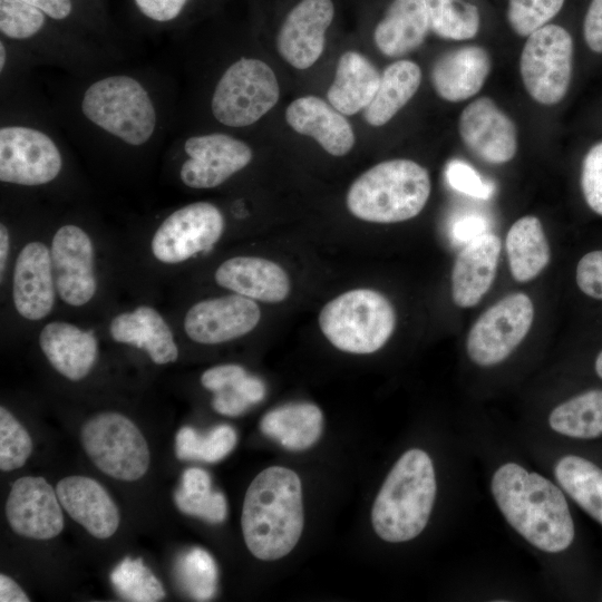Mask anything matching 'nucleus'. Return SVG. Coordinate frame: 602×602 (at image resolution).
I'll return each mask as SVG.
<instances>
[{
  "label": "nucleus",
  "instance_id": "cd10ccee",
  "mask_svg": "<svg viewBox=\"0 0 602 602\" xmlns=\"http://www.w3.org/2000/svg\"><path fill=\"white\" fill-rule=\"evenodd\" d=\"M380 76L366 56L348 50L339 58L334 80L327 91L328 101L343 115L357 114L372 100Z\"/></svg>",
  "mask_w": 602,
  "mask_h": 602
},
{
  "label": "nucleus",
  "instance_id": "8fccbe9b",
  "mask_svg": "<svg viewBox=\"0 0 602 602\" xmlns=\"http://www.w3.org/2000/svg\"><path fill=\"white\" fill-rule=\"evenodd\" d=\"M233 385L214 392L212 407L221 415L231 417L239 416L252 406L246 398L233 387Z\"/></svg>",
  "mask_w": 602,
  "mask_h": 602
},
{
  "label": "nucleus",
  "instance_id": "58836bf2",
  "mask_svg": "<svg viewBox=\"0 0 602 602\" xmlns=\"http://www.w3.org/2000/svg\"><path fill=\"white\" fill-rule=\"evenodd\" d=\"M32 452V440L25 427L3 406L0 407V469L22 467Z\"/></svg>",
  "mask_w": 602,
  "mask_h": 602
},
{
  "label": "nucleus",
  "instance_id": "603ef678",
  "mask_svg": "<svg viewBox=\"0 0 602 602\" xmlns=\"http://www.w3.org/2000/svg\"><path fill=\"white\" fill-rule=\"evenodd\" d=\"M0 601L1 602H28L30 599L14 580L0 574Z\"/></svg>",
  "mask_w": 602,
  "mask_h": 602
},
{
  "label": "nucleus",
  "instance_id": "864d4df0",
  "mask_svg": "<svg viewBox=\"0 0 602 602\" xmlns=\"http://www.w3.org/2000/svg\"><path fill=\"white\" fill-rule=\"evenodd\" d=\"M10 250V235L7 226L1 223L0 224V273H1V280L3 276V272L7 264V259L9 255Z\"/></svg>",
  "mask_w": 602,
  "mask_h": 602
},
{
  "label": "nucleus",
  "instance_id": "412c9836",
  "mask_svg": "<svg viewBox=\"0 0 602 602\" xmlns=\"http://www.w3.org/2000/svg\"><path fill=\"white\" fill-rule=\"evenodd\" d=\"M56 492L62 508L90 535L108 538L119 526L117 505L108 492L87 476H68L57 483Z\"/></svg>",
  "mask_w": 602,
  "mask_h": 602
},
{
  "label": "nucleus",
  "instance_id": "4c0bfd02",
  "mask_svg": "<svg viewBox=\"0 0 602 602\" xmlns=\"http://www.w3.org/2000/svg\"><path fill=\"white\" fill-rule=\"evenodd\" d=\"M110 582L117 593L127 601L155 602L165 596L162 583L142 559H124L111 571Z\"/></svg>",
  "mask_w": 602,
  "mask_h": 602
},
{
  "label": "nucleus",
  "instance_id": "4468645a",
  "mask_svg": "<svg viewBox=\"0 0 602 602\" xmlns=\"http://www.w3.org/2000/svg\"><path fill=\"white\" fill-rule=\"evenodd\" d=\"M50 255L59 298L71 307H81L96 293L94 245L81 227L66 224L54 234Z\"/></svg>",
  "mask_w": 602,
  "mask_h": 602
},
{
  "label": "nucleus",
  "instance_id": "7ed1b4c3",
  "mask_svg": "<svg viewBox=\"0 0 602 602\" xmlns=\"http://www.w3.org/2000/svg\"><path fill=\"white\" fill-rule=\"evenodd\" d=\"M436 477L429 455L407 450L387 475L371 509V523L386 542H407L428 523L435 497Z\"/></svg>",
  "mask_w": 602,
  "mask_h": 602
},
{
  "label": "nucleus",
  "instance_id": "49530a36",
  "mask_svg": "<svg viewBox=\"0 0 602 602\" xmlns=\"http://www.w3.org/2000/svg\"><path fill=\"white\" fill-rule=\"evenodd\" d=\"M188 0H134L138 10L156 22H168L176 19Z\"/></svg>",
  "mask_w": 602,
  "mask_h": 602
},
{
  "label": "nucleus",
  "instance_id": "a878e982",
  "mask_svg": "<svg viewBox=\"0 0 602 602\" xmlns=\"http://www.w3.org/2000/svg\"><path fill=\"white\" fill-rule=\"evenodd\" d=\"M109 333L117 342L145 350L156 365L171 363L178 358V348L169 326L149 305H139L114 317Z\"/></svg>",
  "mask_w": 602,
  "mask_h": 602
},
{
  "label": "nucleus",
  "instance_id": "5701e85b",
  "mask_svg": "<svg viewBox=\"0 0 602 602\" xmlns=\"http://www.w3.org/2000/svg\"><path fill=\"white\" fill-rule=\"evenodd\" d=\"M285 120L297 133L314 138L332 156H344L356 142L353 128L343 114L313 95L290 103Z\"/></svg>",
  "mask_w": 602,
  "mask_h": 602
},
{
  "label": "nucleus",
  "instance_id": "f257e3e1",
  "mask_svg": "<svg viewBox=\"0 0 602 602\" xmlns=\"http://www.w3.org/2000/svg\"><path fill=\"white\" fill-rule=\"evenodd\" d=\"M491 489L505 520L533 546L559 553L572 544L575 532L569 505L551 480L506 463L494 473Z\"/></svg>",
  "mask_w": 602,
  "mask_h": 602
},
{
  "label": "nucleus",
  "instance_id": "09e8293b",
  "mask_svg": "<svg viewBox=\"0 0 602 602\" xmlns=\"http://www.w3.org/2000/svg\"><path fill=\"white\" fill-rule=\"evenodd\" d=\"M583 36L592 51L602 54V0H591L584 17Z\"/></svg>",
  "mask_w": 602,
  "mask_h": 602
},
{
  "label": "nucleus",
  "instance_id": "aec40b11",
  "mask_svg": "<svg viewBox=\"0 0 602 602\" xmlns=\"http://www.w3.org/2000/svg\"><path fill=\"white\" fill-rule=\"evenodd\" d=\"M214 279L226 290L264 303H280L291 291L287 271L260 256L230 258L217 266Z\"/></svg>",
  "mask_w": 602,
  "mask_h": 602
},
{
  "label": "nucleus",
  "instance_id": "dca6fc26",
  "mask_svg": "<svg viewBox=\"0 0 602 602\" xmlns=\"http://www.w3.org/2000/svg\"><path fill=\"white\" fill-rule=\"evenodd\" d=\"M62 506L57 492L43 477L16 479L6 503L11 530L28 538L50 540L64 528Z\"/></svg>",
  "mask_w": 602,
  "mask_h": 602
},
{
  "label": "nucleus",
  "instance_id": "39448f33",
  "mask_svg": "<svg viewBox=\"0 0 602 602\" xmlns=\"http://www.w3.org/2000/svg\"><path fill=\"white\" fill-rule=\"evenodd\" d=\"M326 339L338 350L369 355L381 349L396 327V311L379 291L358 288L327 302L318 317Z\"/></svg>",
  "mask_w": 602,
  "mask_h": 602
},
{
  "label": "nucleus",
  "instance_id": "1a4fd4ad",
  "mask_svg": "<svg viewBox=\"0 0 602 602\" xmlns=\"http://www.w3.org/2000/svg\"><path fill=\"white\" fill-rule=\"evenodd\" d=\"M573 69V39L569 31L547 23L527 36L520 57L521 78L530 97L545 106L566 95Z\"/></svg>",
  "mask_w": 602,
  "mask_h": 602
},
{
  "label": "nucleus",
  "instance_id": "79ce46f5",
  "mask_svg": "<svg viewBox=\"0 0 602 602\" xmlns=\"http://www.w3.org/2000/svg\"><path fill=\"white\" fill-rule=\"evenodd\" d=\"M445 173L448 184L465 195L486 201L495 193V185L464 161H450Z\"/></svg>",
  "mask_w": 602,
  "mask_h": 602
},
{
  "label": "nucleus",
  "instance_id": "20e7f679",
  "mask_svg": "<svg viewBox=\"0 0 602 602\" xmlns=\"http://www.w3.org/2000/svg\"><path fill=\"white\" fill-rule=\"evenodd\" d=\"M431 182L420 164L395 158L376 164L350 185L346 205L357 219L379 224L417 216L429 198Z\"/></svg>",
  "mask_w": 602,
  "mask_h": 602
},
{
  "label": "nucleus",
  "instance_id": "c85d7f7f",
  "mask_svg": "<svg viewBox=\"0 0 602 602\" xmlns=\"http://www.w3.org/2000/svg\"><path fill=\"white\" fill-rule=\"evenodd\" d=\"M262 433L289 450H304L320 438L321 409L310 402H292L268 411L261 419Z\"/></svg>",
  "mask_w": 602,
  "mask_h": 602
},
{
  "label": "nucleus",
  "instance_id": "de8ad7c7",
  "mask_svg": "<svg viewBox=\"0 0 602 602\" xmlns=\"http://www.w3.org/2000/svg\"><path fill=\"white\" fill-rule=\"evenodd\" d=\"M452 237L460 245H466L476 237L489 232L488 222L479 214H464L454 221L452 225Z\"/></svg>",
  "mask_w": 602,
  "mask_h": 602
},
{
  "label": "nucleus",
  "instance_id": "9d476101",
  "mask_svg": "<svg viewBox=\"0 0 602 602\" xmlns=\"http://www.w3.org/2000/svg\"><path fill=\"white\" fill-rule=\"evenodd\" d=\"M534 319V307L525 293H511L474 322L466 340L469 359L480 367L504 361L527 336Z\"/></svg>",
  "mask_w": 602,
  "mask_h": 602
},
{
  "label": "nucleus",
  "instance_id": "c9c22d12",
  "mask_svg": "<svg viewBox=\"0 0 602 602\" xmlns=\"http://www.w3.org/2000/svg\"><path fill=\"white\" fill-rule=\"evenodd\" d=\"M237 436L229 425H219L206 435H200L192 427H182L175 437V454L182 460L217 463L235 447Z\"/></svg>",
  "mask_w": 602,
  "mask_h": 602
},
{
  "label": "nucleus",
  "instance_id": "9b49d317",
  "mask_svg": "<svg viewBox=\"0 0 602 602\" xmlns=\"http://www.w3.org/2000/svg\"><path fill=\"white\" fill-rule=\"evenodd\" d=\"M224 226V216L217 206L210 202L190 203L159 224L152 239V253L162 263L184 262L213 246Z\"/></svg>",
  "mask_w": 602,
  "mask_h": 602
},
{
  "label": "nucleus",
  "instance_id": "b1692460",
  "mask_svg": "<svg viewBox=\"0 0 602 602\" xmlns=\"http://www.w3.org/2000/svg\"><path fill=\"white\" fill-rule=\"evenodd\" d=\"M491 68V56L484 47L464 46L436 59L430 80L440 98L458 103L469 99L483 88Z\"/></svg>",
  "mask_w": 602,
  "mask_h": 602
},
{
  "label": "nucleus",
  "instance_id": "f3484780",
  "mask_svg": "<svg viewBox=\"0 0 602 602\" xmlns=\"http://www.w3.org/2000/svg\"><path fill=\"white\" fill-rule=\"evenodd\" d=\"M458 132L464 145L486 163H508L517 152L515 124L489 97H479L462 110Z\"/></svg>",
  "mask_w": 602,
  "mask_h": 602
},
{
  "label": "nucleus",
  "instance_id": "2eb2a0df",
  "mask_svg": "<svg viewBox=\"0 0 602 602\" xmlns=\"http://www.w3.org/2000/svg\"><path fill=\"white\" fill-rule=\"evenodd\" d=\"M261 320L259 304L237 293L201 300L184 318V330L194 342L217 344L250 333Z\"/></svg>",
  "mask_w": 602,
  "mask_h": 602
},
{
  "label": "nucleus",
  "instance_id": "a18cd8bd",
  "mask_svg": "<svg viewBox=\"0 0 602 602\" xmlns=\"http://www.w3.org/2000/svg\"><path fill=\"white\" fill-rule=\"evenodd\" d=\"M247 372L240 365L229 363L212 367L201 376V383L212 392L232 386Z\"/></svg>",
  "mask_w": 602,
  "mask_h": 602
},
{
  "label": "nucleus",
  "instance_id": "7c9ffc66",
  "mask_svg": "<svg viewBox=\"0 0 602 602\" xmlns=\"http://www.w3.org/2000/svg\"><path fill=\"white\" fill-rule=\"evenodd\" d=\"M421 82L420 67L407 59L386 67L379 87L365 108L366 122L375 127L387 124L412 98Z\"/></svg>",
  "mask_w": 602,
  "mask_h": 602
},
{
  "label": "nucleus",
  "instance_id": "4be33fe9",
  "mask_svg": "<svg viewBox=\"0 0 602 602\" xmlns=\"http://www.w3.org/2000/svg\"><path fill=\"white\" fill-rule=\"evenodd\" d=\"M501 240L487 232L463 246L452 270L454 303L459 308L476 305L492 287L501 254Z\"/></svg>",
  "mask_w": 602,
  "mask_h": 602
},
{
  "label": "nucleus",
  "instance_id": "2f4dec72",
  "mask_svg": "<svg viewBox=\"0 0 602 602\" xmlns=\"http://www.w3.org/2000/svg\"><path fill=\"white\" fill-rule=\"evenodd\" d=\"M561 487L602 525V469L575 455L562 457L554 467Z\"/></svg>",
  "mask_w": 602,
  "mask_h": 602
},
{
  "label": "nucleus",
  "instance_id": "37998d69",
  "mask_svg": "<svg viewBox=\"0 0 602 602\" xmlns=\"http://www.w3.org/2000/svg\"><path fill=\"white\" fill-rule=\"evenodd\" d=\"M581 190L589 207L602 216V142L593 145L583 158Z\"/></svg>",
  "mask_w": 602,
  "mask_h": 602
},
{
  "label": "nucleus",
  "instance_id": "473e14b6",
  "mask_svg": "<svg viewBox=\"0 0 602 602\" xmlns=\"http://www.w3.org/2000/svg\"><path fill=\"white\" fill-rule=\"evenodd\" d=\"M174 503L182 513L212 524L222 523L227 515L224 494L212 489L211 476L198 467L183 472L181 485L174 493Z\"/></svg>",
  "mask_w": 602,
  "mask_h": 602
},
{
  "label": "nucleus",
  "instance_id": "a211bd4d",
  "mask_svg": "<svg viewBox=\"0 0 602 602\" xmlns=\"http://www.w3.org/2000/svg\"><path fill=\"white\" fill-rule=\"evenodd\" d=\"M331 0H301L287 16L276 37L280 56L297 69L311 67L322 55L332 22Z\"/></svg>",
  "mask_w": 602,
  "mask_h": 602
},
{
  "label": "nucleus",
  "instance_id": "a19ab883",
  "mask_svg": "<svg viewBox=\"0 0 602 602\" xmlns=\"http://www.w3.org/2000/svg\"><path fill=\"white\" fill-rule=\"evenodd\" d=\"M565 0H508L507 21L512 30L527 37L547 25L562 9Z\"/></svg>",
  "mask_w": 602,
  "mask_h": 602
},
{
  "label": "nucleus",
  "instance_id": "c756f323",
  "mask_svg": "<svg viewBox=\"0 0 602 602\" xmlns=\"http://www.w3.org/2000/svg\"><path fill=\"white\" fill-rule=\"evenodd\" d=\"M506 253L513 279L528 282L548 264L551 249L541 221L533 215L516 220L506 234Z\"/></svg>",
  "mask_w": 602,
  "mask_h": 602
},
{
  "label": "nucleus",
  "instance_id": "393cba45",
  "mask_svg": "<svg viewBox=\"0 0 602 602\" xmlns=\"http://www.w3.org/2000/svg\"><path fill=\"white\" fill-rule=\"evenodd\" d=\"M39 346L56 371L71 381L89 373L98 352L91 331L65 321L47 323L39 334Z\"/></svg>",
  "mask_w": 602,
  "mask_h": 602
},
{
  "label": "nucleus",
  "instance_id": "6ab92c4d",
  "mask_svg": "<svg viewBox=\"0 0 602 602\" xmlns=\"http://www.w3.org/2000/svg\"><path fill=\"white\" fill-rule=\"evenodd\" d=\"M56 293L50 249L39 241L27 243L13 270L12 299L17 312L27 320H41L51 312Z\"/></svg>",
  "mask_w": 602,
  "mask_h": 602
},
{
  "label": "nucleus",
  "instance_id": "3c124183",
  "mask_svg": "<svg viewBox=\"0 0 602 602\" xmlns=\"http://www.w3.org/2000/svg\"><path fill=\"white\" fill-rule=\"evenodd\" d=\"M39 8L47 17L54 20L67 19L72 11L71 0H23Z\"/></svg>",
  "mask_w": 602,
  "mask_h": 602
},
{
  "label": "nucleus",
  "instance_id": "6e6d98bb",
  "mask_svg": "<svg viewBox=\"0 0 602 602\" xmlns=\"http://www.w3.org/2000/svg\"><path fill=\"white\" fill-rule=\"evenodd\" d=\"M596 375L602 379V350L599 352L594 363Z\"/></svg>",
  "mask_w": 602,
  "mask_h": 602
},
{
  "label": "nucleus",
  "instance_id": "f03ea898",
  "mask_svg": "<svg viewBox=\"0 0 602 602\" xmlns=\"http://www.w3.org/2000/svg\"><path fill=\"white\" fill-rule=\"evenodd\" d=\"M304 524L302 486L298 474L271 466L246 489L241 526L249 551L259 560L274 561L289 554Z\"/></svg>",
  "mask_w": 602,
  "mask_h": 602
},
{
  "label": "nucleus",
  "instance_id": "c03bdc74",
  "mask_svg": "<svg viewBox=\"0 0 602 602\" xmlns=\"http://www.w3.org/2000/svg\"><path fill=\"white\" fill-rule=\"evenodd\" d=\"M575 278L584 294L602 300V250L591 251L581 258Z\"/></svg>",
  "mask_w": 602,
  "mask_h": 602
},
{
  "label": "nucleus",
  "instance_id": "6e6552de",
  "mask_svg": "<svg viewBox=\"0 0 602 602\" xmlns=\"http://www.w3.org/2000/svg\"><path fill=\"white\" fill-rule=\"evenodd\" d=\"M81 444L94 465L115 479L134 482L148 470L147 441L122 414L104 411L88 419L81 428Z\"/></svg>",
  "mask_w": 602,
  "mask_h": 602
},
{
  "label": "nucleus",
  "instance_id": "72a5a7b5",
  "mask_svg": "<svg viewBox=\"0 0 602 602\" xmlns=\"http://www.w3.org/2000/svg\"><path fill=\"white\" fill-rule=\"evenodd\" d=\"M550 427L564 436L590 439L602 435V390L579 394L556 406Z\"/></svg>",
  "mask_w": 602,
  "mask_h": 602
},
{
  "label": "nucleus",
  "instance_id": "0eeeda50",
  "mask_svg": "<svg viewBox=\"0 0 602 602\" xmlns=\"http://www.w3.org/2000/svg\"><path fill=\"white\" fill-rule=\"evenodd\" d=\"M275 74L264 61L240 58L219 79L211 99L214 118L229 127H246L258 122L279 100Z\"/></svg>",
  "mask_w": 602,
  "mask_h": 602
},
{
  "label": "nucleus",
  "instance_id": "5fc2aeb1",
  "mask_svg": "<svg viewBox=\"0 0 602 602\" xmlns=\"http://www.w3.org/2000/svg\"><path fill=\"white\" fill-rule=\"evenodd\" d=\"M7 62V48L3 40L0 41V70L3 72Z\"/></svg>",
  "mask_w": 602,
  "mask_h": 602
},
{
  "label": "nucleus",
  "instance_id": "f704fd0d",
  "mask_svg": "<svg viewBox=\"0 0 602 602\" xmlns=\"http://www.w3.org/2000/svg\"><path fill=\"white\" fill-rule=\"evenodd\" d=\"M429 29L448 40L474 38L480 27L478 8L465 0H425Z\"/></svg>",
  "mask_w": 602,
  "mask_h": 602
},
{
  "label": "nucleus",
  "instance_id": "bb28decb",
  "mask_svg": "<svg viewBox=\"0 0 602 602\" xmlns=\"http://www.w3.org/2000/svg\"><path fill=\"white\" fill-rule=\"evenodd\" d=\"M425 0H394L373 32L377 48L388 57L417 49L429 31Z\"/></svg>",
  "mask_w": 602,
  "mask_h": 602
},
{
  "label": "nucleus",
  "instance_id": "ea45409f",
  "mask_svg": "<svg viewBox=\"0 0 602 602\" xmlns=\"http://www.w3.org/2000/svg\"><path fill=\"white\" fill-rule=\"evenodd\" d=\"M46 25V14L23 0H0V31L13 40H27Z\"/></svg>",
  "mask_w": 602,
  "mask_h": 602
},
{
  "label": "nucleus",
  "instance_id": "ddd939ff",
  "mask_svg": "<svg viewBox=\"0 0 602 602\" xmlns=\"http://www.w3.org/2000/svg\"><path fill=\"white\" fill-rule=\"evenodd\" d=\"M184 152L187 159L181 166L179 177L184 185L195 190L223 184L253 158L246 143L223 133L191 136L184 143Z\"/></svg>",
  "mask_w": 602,
  "mask_h": 602
},
{
  "label": "nucleus",
  "instance_id": "e433bc0d",
  "mask_svg": "<svg viewBox=\"0 0 602 602\" xmlns=\"http://www.w3.org/2000/svg\"><path fill=\"white\" fill-rule=\"evenodd\" d=\"M179 585L197 601L211 600L217 590L219 570L212 555L193 547L179 555L175 565Z\"/></svg>",
  "mask_w": 602,
  "mask_h": 602
},
{
  "label": "nucleus",
  "instance_id": "423d86ee",
  "mask_svg": "<svg viewBox=\"0 0 602 602\" xmlns=\"http://www.w3.org/2000/svg\"><path fill=\"white\" fill-rule=\"evenodd\" d=\"M80 107L91 124L130 146L146 144L156 129V108L148 91L127 75L93 82L85 90Z\"/></svg>",
  "mask_w": 602,
  "mask_h": 602
},
{
  "label": "nucleus",
  "instance_id": "f8f14e48",
  "mask_svg": "<svg viewBox=\"0 0 602 602\" xmlns=\"http://www.w3.org/2000/svg\"><path fill=\"white\" fill-rule=\"evenodd\" d=\"M62 168V156L45 132L26 125L0 128V181L37 186L52 182Z\"/></svg>",
  "mask_w": 602,
  "mask_h": 602
}]
</instances>
